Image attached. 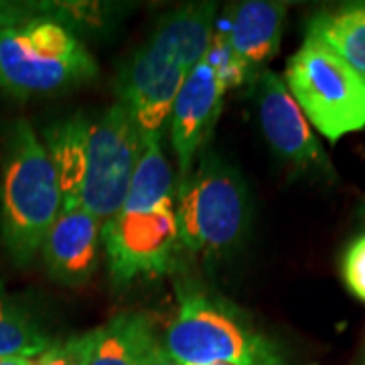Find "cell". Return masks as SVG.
I'll use <instances>...</instances> for the list:
<instances>
[{
    "label": "cell",
    "mask_w": 365,
    "mask_h": 365,
    "mask_svg": "<svg viewBox=\"0 0 365 365\" xmlns=\"http://www.w3.org/2000/svg\"><path fill=\"white\" fill-rule=\"evenodd\" d=\"M217 11L213 4H189L167 13L158 21V29L169 37L182 57L185 66L193 69L207 53Z\"/></svg>",
    "instance_id": "16"
},
{
    "label": "cell",
    "mask_w": 365,
    "mask_h": 365,
    "mask_svg": "<svg viewBox=\"0 0 365 365\" xmlns=\"http://www.w3.org/2000/svg\"><path fill=\"white\" fill-rule=\"evenodd\" d=\"M102 244L116 287H128L140 276L167 272L181 246L175 199L155 207L120 209L102 223Z\"/></svg>",
    "instance_id": "7"
},
{
    "label": "cell",
    "mask_w": 365,
    "mask_h": 365,
    "mask_svg": "<svg viewBox=\"0 0 365 365\" xmlns=\"http://www.w3.org/2000/svg\"><path fill=\"white\" fill-rule=\"evenodd\" d=\"M93 337H96V329L83 335L51 343L39 357H35L33 365H86Z\"/></svg>",
    "instance_id": "20"
},
{
    "label": "cell",
    "mask_w": 365,
    "mask_h": 365,
    "mask_svg": "<svg viewBox=\"0 0 365 365\" xmlns=\"http://www.w3.org/2000/svg\"><path fill=\"white\" fill-rule=\"evenodd\" d=\"M98 76V63L57 14L37 11L0 29V90L14 98L69 90Z\"/></svg>",
    "instance_id": "2"
},
{
    "label": "cell",
    "mask_w": 365,
    "mask_h": 365,
    "mask_svg": "<svg viewBox=\"0 0 365 365\" xmlns=\"http://www.w3.org/2000/svg\"><path fill=\"white\" fill-rule=\"evenodd\" d=\"M155 341L148 317L140 313L116 314L96 329L86 365H140Z\"/></svg>",
    "instance_id": "15"
},
{
    "label": "cell",
    "mask_w": 365,
    "mask_h": 365,
    "mask_svg": "<svg viewBox=\"0 0 365 365\" xmlns=\"http://www.w3.org/2000/svg\"><path fill=\"white\" fill-rule=\"evenodd\" d=\"M215 365H232V364H215Z\"/></svg>",
    "instance_id": "27"
},
{
    "label": "cell",
    "mask_w": 365,
    "mask_h": 365,
    "mask_svg": "<svg viewBox=\"0 0 365 365\" xmlns=\"http://www.w3.org/2000/svg\"><path fill=\"white\" fill-rule=\"evenodd\" d=\"M203 61L215 71L217 78L222 79L225 90L237 88V86L246 83L250 79L248 71L240 63V59L234 55L232 47L227 45V41L223 39L222 35H217L215 31H213V39H211V45H209Z\"/></svg>",
    "instance_id": "19"
},
{
    "label": "cell",
    "mask_w": 365,
    "mask_h": 365,
    "mask_svg": "<svg viewBox=\"0 0 365 365\" xmlns=\"http://www.w3.org/2000/svg\"><path fill=\"white\" fill-rule=\"evenodd\" d=\"M175 199V175L160 138H144L143 155L132 175L122 209H146Z\"/></svg>",
    "instance_id": "17"
},
{
    "label": "cell",
    "mask_w": 365,
    "mask_h": 365,
    "mask_svg": "<svg viewBox=\"0 0 365 365\" xmlns=\"http://www.w3.org/2000/svg\"><path fill=\"white\" fill-rule=\"evenodd\" d=\"M88 136H90V118L69 116L57 124H53L45 132V148L49 153L53 169L59 181L63 207H76L83 169H86V155H88Z\"/></svg>",
    "instance_id": "14"
},
{
    "label": "cell",
    "mask_w": 365,
    "mask_h": 365,
    "mask_svg": "<svg viewBox=\"0 0 365 365\" xmlns=\"http://www.w3.org/2000/svg\"><path fill=\"white\" fill-rule=\"evenodd\" d=\"M341 276L353 297L365 302V232L347 244L341 256Z\"/></svg>",
    "instance_id": "21"
},
{
    "label": "cell",
    "mask_w": 365,
    "mask_h": 365,
    "mask_svg": "<svg viewBox=\"0 0 365 365\" xmlns=\"http://www.w3.org/2000/svg\"><path fill=\"white\" fill-rule=\"evenodd\" d=\"M163 347L181 365H282L278 353L232 307L185 290Z\"/></svg>",
    "instance_id": "4"
},
{
    "label": "cell",
    "mask_w": 365,
    "mask_h": 365,
    "mask_svg": "<svg viewBox=\"0 0 365 365\" xmlns=\"http://www.w3.org/2000/svg\"><path fill=\"white\" fill-rule=\"evenodd\" d=\"M284 83L329 143L365 128V81L325 45L304 39L288 59Z\"/></svg>",
    "instance_id": "5"
},
{
    "label": "cell",
    "mask_w": 365,
    "mask_h": 365,
    "mask_svg": "<svg viewBox=\"0 0 365 365\" xmlns=\"http://www.w3.org/2000/svg\"><path fill=\"white\" fill-rule=\"evenodd\" d=\"M175 213L182 248L220 258L234 252L248 234V185L232 163L205 153L197 169L179 182Z\"/></svg>",
    "instance_id": "3"
},
{
    "label": "cell",
    "mask_w": 365,
    "mask_h": 365,
    "mask_svg": "<svg viewBox=\"0 0 365 365\" xmlns=\"http://www.w3.org/2000/svg\"><path fill=\"white\" fill-rule=\"evenodd\" d=\"M359 365H365V349H364V355H361V364Z\"/></svg>",
    "instance_id": "26"
},
{
    "label": "cell",
    "mask_w": 365,
    "mask_h": 365,
    "mask_svg": "<svg viewBox=\"0 0 365 365\" xmlns=\"http://www.w3.org/2000/svg\"><path fill=\"white\" fill-rule=\"evenodd\" d=\"M191 69L175 43L155 29L120 76V98L144 138H160L175 98Z\"/></svg>",
    "instance_id": "8"
},
{
    "label": "cell",
    "mask_w": 365,
    "mask_h": 365,
    "mask_svg": "<svg viewBox=\"0 0 365 365\" xmlns=\"http://www.w3.org/2000/svg\"><path fill=\"white\" fill-rule=\"evenodd\" d=\"M31 357H0V365H33Z\"/></svg>",
    "instance_id": "24"
},
{
    "label": "cell",
    "mask_w": 365,
    "mask_h": 365,
    "mask_svg": "<svg viewBox=\"0 0 365 365\" xmlns=\"http://www.w3.org/2000/svg\"><path fill=\"white\" fill-rule=\"evenodd\" d=\"M63 209V197L45 144L26 120H14L2 140L0 234L14 264L41 254L45 235Z\"/></svg>",
    "instance_id": "1"
},
{
    "label": "cell",
    "mask_w": 365,
    "mask_h": 365,
    "mask_svg": "<svg viewBox=\"0 0 365 365\" xmlns=\"http://www.w3.org/2000/svg\"><path fill=\"white\" fill-rule=\"evenodd\" d=\"M304 39L325 45L365 81V2L313 14Z\"/></svg>",
    "instance_id": "13"
},
{
    "label": "cell",
    "mask_w": 365,
    "mask_h": 365,
    "mask_svg": "<svg viewBox=\"0 0 365 365\" xmlns=\"http://www.w3.org/2000/svg\"><path fill=\"white\" fill-rule=\"evenodd\" d=\"M254 90L262 134L274 155L294 169L333 177V165L290 96L284 79L276 71L264 69L256 78Z\"/></svg>",
    "instance_id": "9"
},
{
    "label": "cell",
    "mask_w": 365,
    "mask_h": 365,
    "mask_svg": "<svg viewBox=\"0 0 365 365\" xmlns=\"http://www.w3.org/2000/svg\"><path fill=\"white\" fill-rule=\"evenodd\" d=\"M361 217H364V222H365V199H364V205H361Z\"/></svg>",
    "instance_id": "25"
},
{
    "label": "cell",
    "mask_w": 365,
    "mask_h": 365,
    "mask_svg": "<svg viewBox=\"0 0 365 365\" xmlns=\"http://www.w3.org/2000/svg\"><path fill=\"white\" fill-rule=\"evenodd\" d=\"M143 148V132L122 104L90 120L86 169L76 207L86 209L102 223L112 220L126 201Z\"/></svg>",
    "instance_id": "6"
},
{
    "label": "cell",
    "mask_w": 365,
    "mask_h": 365,
    "mask_svg": "<svg viewBox=\"0 0 365 365\" xmlns=\"http://www.w3.org/2000/svg\"><path fill=\"white\" fill-rule=\"evenodd\" d=\"M225 86L205 63H197L182 81L170 110V144L179 167V182L185 181L195 158L207 146L222 114Z\"/></svg>",
    "instance_id": "10"
},
{
    "label": "cell",
    "mask_w": 365,
    "mask_h": 365,
    "mask_svg": "<svg viewBox=\"0 0 365 365\" xmlns=\"http://www.w3.org/2000/svg\"><path fill=\"white\" fill-rule=\"evenodd\" d=\"M287 11L284 2L246 0L215 19L213 31L227 41L250 79L258 78L280 49Z\"/></svg>",
    "instance_id": "11"
},
{
    "label": "cell",
    "mask_w": 365,
    "mask_h": 365,
    "mask_svg": "<svg viewBox=\"0 0 365 365\" xmlns=\"http://www.w3.org/2000/svg\"><path fill=\"white\" fill-rule=\"evenodd\" d=\"M102 222L81 207H63L41 246V258L53 280L81 287L90 280L100 258Z\"/></svg>",
    "instance_id": "12"
},
{
    "label": "cell",
    "mask_w": 365,
    "mask_h": 365,
    "mask_svg": "<svg viewBox=\"0 0 365 365\" xmlns=\"http://www.w3.org/2000/svg\"><path fill=\"white\" fill-rule=\"evenodd\" d=\"M140 365H181L177 359H173L169 351L158 343L157 339L150 343V347L146 349Z\"/></svg>",
    "instance_id": "23"
},
{
    "label": "cell",
    "mask_w": 365,
    "mask_h": 365,
    "mask_svg": "<svg viewBox=\"0 0 365 365\" xmlns=\"http://www.w3.org/2000/svg\"><path fill=\"white\" fill-rule=\"evenodd\" d=\"M37 13L33 9H29L25 4H11V2H0V29L13 25L16 21L25 19L29 14Z\"/></svg>",
    "instance_id": "22"
},
{
    "label": "cell",
    "mask_w": 365,
    "mask_h": 365,
    "mask_svg": "<svg viewBox=\"0 0 365 365\" xmlns=\"http://www.w3.org/2000/svg\"><path fill=\"white\" fill-rule=\"evenodd\" d=\"M51 345L37 321L0 288V357H39Z\"/></svg>",
    "instance_id": "18"
}]
</instances>
